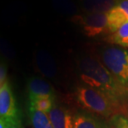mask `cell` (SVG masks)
<instances>
[{
    "label": "cell",
    "mask_w": 128,
    "mask_h": 128,
    "mask_svg": "<svg viewBox=\"0 0 128 128\" xmlns=\"http://www.w3.org/2000/svg\"><path fill=\"white\" fill-rule=\"evenodd\" d=\"M80 76L84 84L104 92L128 112V88L111 74L102 62L91 56L79 62Z\"/></svg>",
    "instance_id": "cell-1"
},
{
    "label": "cell",
    "mask_w": 128,
    "mask_h": 128,
    "mask_svg": "<svg viewBox=\"0 0 128 128\" xmlns=\"http://www.w3.org/2000/svg\"><path fill=\"white\" fill-rule=\"evenodd\" d=\"M75 98L82 109L103 118H111L119 113L128 112L104 92L86 84L77 87Z\"/></svg>",
    "instance_id": "cell-2"
},
{
    "label": "cell",
    "mask_w": 128,
    "mask_h": 128,
    "mask_svg": "<svg viewBox=\"0 0 128 128\" xmlns=\"http://www.w3.org/2000/svg\"><path fill=\"white\" fill-rule=\"evenodd\" d=\"M100 59L109 71L128 88V50L115 46H106L101 50Z\"/></svg>",
    "instance_id": "cell-3"
},
{
    "label": "cell",
    "mask_w": 128,
    "mask_h": 128,
    "mask_svg": "<svg viewBox=\"0 0 128 128\" xmlns=\"http://www.w3.org/2000/svg\"><path fill=\"white\" fill-rule=\"evenodd\" d=\"M72 21L78 24L86 36L89 37L107 33V13H84L75 16Z\"/></svg>",
    "instance_id": "cell-4"
},
{
    "label": "cell",
    "mask_w": 128,
    "mask_h": 128,
    "mask_svg": "<svg viewBox=\"0 0 128 128\" xmlns=\"http://www.w3.org/2000/svg\"><path fill=\"white\" fill-rule=\"evenodd\" d=\"M0 118H18L15 98L9 81L0 85Z\"/></svg>",
    "instance_id": "cell-5"
},
{
    "label": "cell",
    "mask_w": 128,
    "mask_h": 128,
    "mask_svg": "<svg viewBox=\"0 0 128 128\" xmlns=\"http://www.w3.org/2000/svg\"><path fill=\"white\" fill-rule=\"evenodd\" d=\"M107 34L115 32L122 24L128 22V0H120L119 2L107 13Z\"/></svg>",
    "instance_id": "cell-6"
},
{
    "label": "cell",
    "mask_w": 128,
    "mask_h": 128,
    "mask_svg": "<svg viewBox=\"0 0 128 128\" xmlns=\"http://www.w3.org/2000/svg\"><path fill=\"white\" fill-rule=\"evenodd\" d=\"M28 92L29 100L55 98V92L53 87L45 80L37 77L32 78L28 80Z\"/></svg>",
    "instance_id": "cell-7"
},
{
    "label": "cell",
    "mask_w": 128,
    "mask_h": 128,
    "mask_svg": "<svg viewBox=\"0 0 128 128\" xmlns=\"http://www.w3.org/2000/svg\"><path fill=\"white\" fill-rule=\"evenodd\" d=\"M48 115L53 128H74L75 116L67 108L55 104Z\"/></svg>",
    "instance_id": "cell-8"
},
{
    "label": "cell",
    "mask_w": 128,
    "mask_h": 128,
    "mask_svg": "<svg viewBox=\"0 0 128 128\" xmlns=\"http://www.w3.org/2000/svg\"><path fill=\"white\" fill-rule=\"evenodd\" d=\"M120 0H79L81 10L85 13H107Z\"/></svg>",
    "instance_id": "cell-9"
},
{
    "label": "cell",
    "mask_w": 128,
    "mask_h": 128,
    "mask_svg": "<svg viewBox=\"0 0 128 128\" xmlns=\"http://www.w3.org/2000/svg\"><path fill=\"white\" fill-rule=\"evenodd\" d=\"M74 128H109V126L96 116L80 112L75 116Z\"/></svg>",
    "instance_id": "cell-10"
},
{
    "label": "cell",
    "mask_w": 128,
    "mask_h": 128,
    "mask_svg": "<svg viewBox=\"0 0 128 128\" xmlns=\"http://www.w3.org/2000/svg\"><path fill=\"white\" fill-rule=\"evenodd\" d=\"M28 114L33 128H53L51 120L47 113L37 111L29 107Z\"/></svg>",
    "instance_id": "cell-11"
},
{
    "label": "cell",
    "mask_w": 128,
    "mask_h": 128,
    "mask_svg": "<svg viewBox=\"0 0 128 128\" xmlns=\"http://www.w3.org/2000/svg\"><path fill=\"white\" fill-rule=\"evenodd\" d=\"M109 42L122 48H128V22L120 26L115 32L108 36Z\"/></svg>",
    "instance_id": "cell-12"
},
{
    "label": "cell",
    "mask_w": 128,
    "mask_h": 128,
    "mask_svg": "<svg viewBox=\"0 0 128 128\" xmlns=\"http://www.w3.org/2000/svg\"><path fill=\"white\" fill-rule=\"evenodd\" d=\"M30 108L37 111L42 112L48 114L55 106V98H37L29 100Z\"/></svg>",
    "instance_id": "cell-13"
},
{
    "label": "cell",
    "mask_w": 128,
    "mask_h": 128,
    "mask_svg": "<svg viewBox=\"0 0 128 128\" xmlns=\"http://www.w3.org/2000/svg\"><path fill=\"white\" fill-rule=\"evenodd\" d=\"M113 128H128V112L119 113L111 118Z\"/></svg>",
    "instance_id": "cell-14"
},
{
    "label": "cell",
    "mask_w": 128,
    "mask_h": 128,
    "mask_svg": "<svg viewBox=\"0 0 128 128\" xmlns=\"http://www.w3.org/2000/svg\"><path fill=\"white\" fill-rule=\"evenodd\" d=\"M53 2L58 9H59V8H66V10L68 12L70 11V12L76 10L75 5L71 0H53Z\"/></svg>",
    "instance_id": "cell-15"
},
{
    "label": "cell",
    "mask_w": 128,
    "mask_h": 128,
    "mask_svg": "<svg viewBox=\"0 0 128 128\" xmlns=\"http://www.w3.org/2000/svg\"><path fill=\"white\" fill-rule=\"evenodd\" d=\"M7 75H8V68L7 65L4 62L1 63L0 66V85L4 84L5 82H7Z\"/></svg>",
    "instance_id": "cell-16"
},
{
    "label": "cell",
    "mask_w": 128,
    "mask_h": 128,
    "mask_svg": "<svg viewBox=\"0 0 128 128\" xmlns=\"http://www.w3.org/2000/svg\"><path fill=\"white\" fill-rule=\"evenodd\" d=\"M15 120L16 119H9V118H0V128H9Z\"/></svg>",
    "instance_id": "cell-17"
},
{
    "label": "cell",
    "mask_w": 128,
    "mask_h": 128,
    "mask_svg": "<svg viewBox=\"0 0 128 128\" xmlns=\"http://www.w3.org/2000/svg\"><path fill=\"white\" fill-rule=\"evenodd\" d=\"M9 128H23V127L22 126V123H21L19 118H18L13 122L12 125H11Z\"/></svg>",
    "instance_id": "cell-18"
}]
</instances>
